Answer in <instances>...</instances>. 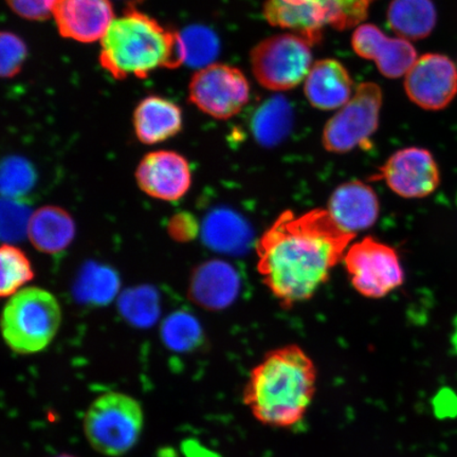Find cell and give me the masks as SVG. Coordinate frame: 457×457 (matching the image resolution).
Segmentation results:
<instances>
[{
	"label": "cell",
	"mask_w": 457,
	"mask_h": 457,
	"mask_svg": "<svg viewBox=\"0 0 457 457\" xmlns=\"http://www.w3.org/2000/svg\"><path fill=\"white\" fill-rule=\"evenodd\" d=\"M355 237L328 209L299 215L285 211L256 244L257 270L279 305L290 310L328 281Z\"/></svg>",
	"instance_id": "cell-1"
},
{
	"label": "cell",
	"mask_w": 457,
	"mask_h": 457,
	"mask_svg": "<svg viewBox=\"0 0 457 457\" xmlns=\"http://www.w3.org/2000/svg\"><path fill=\"white\" fill-rule=\"evenodd\" d=\"M317 384L310 355L299 345H285L265 353L250 371L243 402L260 424L287 428L304 420Z\"/></svg>",
	"instance_id": "cell-2"
},
{
	"label": "cell",
	"mask_w": 457,
	"mask_h": 457,
	"mask_svg": "<svg viewBox=\"0 0 457 457\" xmlns=\"http://www.w3.org/2000/svg\"><path fill=\"white\" fill-rule=\"evenodd\" d=\"M100 42V64L116 79L146 78L187 62L181 34L133 7L113 20Z\"/></svg>",
	"instance_id": "cell-3"
},
{
	"label": "cell",
	"mask_w": 457,
	"mask_h": 457,
	"mask_svg": "<svg viewBox=\"0 0 457 457\" xmlns=\"http://www.w3.org/2000/svg\"><path fill=\"white\" fill-rule=\"evenodd\" d=\"M62 323L59 301L49 291L29 287L11 296L3 312L2 328L11 351L32 355L46 350Z\"/></svg>",
	"instance_id": "cell-4"
},
{
	"label": "cell",
	"mask_w": 457,
	"mask_h": 457,
	"mask_svg": "<svg viewBox=\"0 0 457 457\" xmlns=\"http://www.w3.org/2000/svg\"><path fill=\"white\" fill-rule=\"evenodd\" d=\"M374 0H266L264 16L276 26L321 43L325 27L336 30L357 26L369 14Z\"/></svg>",
	"instance_id": "cell-5"
},
{
	"label": "cell",
	"mask_w": 457,
	"mask_h": 457,
	"mask_svg": "<svg viewBox=\"0 0 457 457\" xmlns=\"http://www.w3.org/2000/svg\"><path fill=\"white\" fill-rule=\"evenodd\" d=\"M145 413L138 400L120 392L103 394L89 405L84 417V433L96 453L118 457L138 443Z\"/></svg>",
	"instance_id": "cell-6"
},
{
	"label": "cell",
	"mask_w": 457,
	"mask_h": 457,
	"mask_svg": "<svg viewBox=\"0 0 457 457\" xmlns=\"http://www.w3.org/2000/svg\"><path fill=\"white\" fill-rule=\"evenodd\" d=\"M250 62L262 87L290 90L304 81L311 71V43L298 34H278L257 44L251 51Z\"/></svg>",
	"instance_id": "cell-7"
},
{
	"label": "cell",
	"mask_w": 457,
	"mask_h": 457,
	"mask_svg": "<svg viewBox=\"0 0 457 457\" xmlns=\"http://www.w3.org/2000/svg\"><path fill=\"white\" fill-rule=\"evenodd\" d=\"M382 90L375 83L360 84L352 99L325 124L322 145L329 153L347 154L367 148L378 129Z\"/></svg>",
	"instance_id": "cell-8"
},
{
	"label": "cell",
	"mask_w": 457,
	"mask_h": 457,
	"mask_svg": "<svg viewBox=\"0 0 457 457\" xmlns=\"http://www.w3.org/2000/svg\"><path fill=\"white\" fill-rule=\"evenodd\" d=\"M343 262L353 287L365 298L382 299L403 284L396 250L368 237L348 247Z\"/></svg>",
	"instance_id": "cell-9"
},
{
	"label": "cell",
	"mask_w": 457,
	"mask_h": 457,
	"mask_svg": "<svg viewBox=\"0 0 457 457\" xmlns=\"http://www.w3.org/2000/svg\"><path fill=\"white\" fill-rule=\"evenodd\" d=\"M188 99L199 111L217 120L230 119L250 99V84L238 68L211 64L194 74Z\"/></svg>",
	"instance_id": "cell-10"
},
{
	"label": "cell",
	"mask_w": 457,
	"mask_h": 457,
	"mask_svg": "<svg viewBox=\"0 0 457 457\" xmlns=\"http://www.w3.org/2000/svg\"><path fill=\"white\" fill-rule=\"evenodd\" d=\"M371 180L385 181L398 196L408 199L432 195L441 185V170L430 151L407 147L394 153Z\"/></svg>",
	"instance_id": "cell-11"
},
{
	"label": "cell",
	"mask_w": 457,
	"mask_h": 457,
	"mask_svg": "<svg viewBox=\"0 0 457 457\" xmlns=\"http://www.w3.org/2000/svg\"><path fill=\"white\" fill-rule=\"evenodd\" d=\"M404 88L422 110L443 111L457 96V65L445 54L422 55L405 74Z\"/></svg>",
	"instance_id": "cell-12"
},
{
	"label": "cell",
	"mask_w": 457,
	"mask_h": 457,
	"mask_svg": "<svg viewBox=\"0 0 457 457\" xmlns=\"http://www.w3.org/2000/svg\"><path fill=\"white\" fill-rule=\"evenodd\" d=\"M136 181L146 195L163 202H177L192 186L190 164L174 151L148 153L137 167Z\"/></svg>",
	"instance_id": "cell-13"
},
{
	"label": "cell",
	"mask_w": 457,
	"mask_h": 457,
	"mask_svg": "<svg viewBox=\"0 0 457 457\" xmlns=\"http://www.w3.org/2000/svg\"><path fill=\"white\" fill-rule=\"evenodd\" d=\"M53 17L62 37L84 44L101 41L116 19L111 0H55Z\"/></svg>",
	"instance_id": "cell-14"
},
{
	"label": "cell",
	"mask_w": 457,
	"mask_h": 457,
	"mask_svg": "<svg viewBox=\"0 0 457 457\" xmlns=\"http://www.w3.org/2000/svg\"><path fill=\"white\" fill-rule=\"evenodd\" d=\"M352 46L360 57L374 61L382 76L388 79L405 76L419 60L408 39L387 37L375 25H360L353 34Z\"/></svg>",
	"instance_id": "cell-15"
},
{
	"label": "cell",
	"mask_w": 457,
	"mask_h": 457,
	"mask_svg": "<svg viewBox=\"0 0 457 457\" xmlns=\"http://www.w3.org/2000/svg\"><path fill=\"white\" fill-rule=\"evenodd\" d=\"M241 291V278L228 262L213 260L204 262L193 272L188 296L208 311H221L237 301Z\"/></svg>",
	"instance_id": "cell-16"
},
{
	"label": "cell",
	"mask_w": 457,
	"mask_h": 457,
	"mask_svg": "<svg viewBox=\"0 0 457 457\" xmlns=\"http://www.w3.org/2000/svg\"><path fill=\"white\" fill-rule=\"evenodd\" d=\"M328 211L342 228L356 234L376 224L380 204L373 187L362 181L352 180L331 194Z\"/></svg>",
	"instance_id": "cell-17"
},
{
	"label": "cell",
	"mask_w": 457,
	"mask_h": 457,
	"mask_svg": "<svg viewBox=\"0 0 457 457\" xmlns=\"http://www.w3.org/2000/svg\"><path fill=\"white\" fill-rule=\"evenodd\" d=\"M353 89L350 72L333 59L314 62L304 86L308 102L320 111L339 110L352 99Z\"/></svg>",
	"instance_id": "cell-18"
},
{
	"label": "cell",
	"mask_w": 457,
	"mask_h": 457,
	"mask_svg": "<svg viewBox=\"0 0 457 457\" xmlns=\"http://www.w3.org/2000/svg\"><path fill=\"white\" fill-rule=\"evenodd\" d=\"M135 134L143 145H158L179 135L184 125L181 108L162 96H151L136 107Z\"/></svg>",
	"instance_id": "cell-19"
},
{
	"label": "cell",
	"mask_w": 457,
	"mask_h": 457,
	"mask_svg": "<svg viewBox=\"0 0 457 457\" xmlns=\"http://www.w3.org/2000/svg\"><path fill=\"white\" fill-rule=\"evenodd\" d=\"M27 236L33 247L46 254L62 253L76 237V224L66 210L46 205L30 216Z\"/></svg>",
	"instance_id": "cell-20"
},
{
	"label": "cell",
	"mask_w": 457,
	"mask_h": 457,
	"mask_svg": "<svg viewBox=\"0 0 457 457\" xmlns=\"http://www.w3.org/2000/svg\"><path fill=\"white\" fill-rule=\"evenodd\" d=\"M203 237L211 249L227 254H241L253 241V231L243 217L231 210L219 209L207 216Z\"/></svg>",
	"instance_id": "cell-21"
},
{
	"label": "cell",
	"mask_w": 457,
	"mask_h": 457,
	"mask_svg": "<svg viewBox=\"0 0 457 457\" xmlns=\"http://www.w3.org/2000/svg\"><path fill=\"white\" fill-rule=\"evenodd\" d=\"M387 21L398 37L417 41L430 36L436 29V8L432 0H392Z\"/></svg>",
	"instance_id": "cell-22"
},
{
	"label": "cell",
	"mask_w": 457,
	"mask_h": 457,
	"mask_svg": "<svg viewBox=\"0 0 457 457\" xmlns=\"http://www.w3.org/2000/svg\"><path fill=\"white\" fill-rule=\"evenodd\" d=\"M294 124V112L287 99L274 96L254 113L251 129L262 146L272 147L287 138Z\"/></svg>",
	"instance_id": "cell-23"
},
{
	"label": "cell",
	"mask_w": 457,
	"mask_h": 457,
	"mask_svg": "<svg viewBox=\"0 0 457 457\" xmlns=\"http://www.w3.org/2000/svg\"><path fill=\"white\" fill-rule=\"evenodd\" d=\"M162 339L171 351L192 352L203 345L204 330L198 320L191 313L177 312L164 320Z\"/></svg>",
	"instance_id": "cell-24"
},
{
	"label": "cell",
	"mask_w": 457,
	"mask_h": 457,
	"mask_svg": "<svg viewBox=\"0 0 457 457\" xmlns=\"http://www.w3.org/2000/svg\"><path fill=\"white\" fill-rule=\"evenodd\" d=\"M0 261H2L0 295L3 298L19 293L22 286L32 281L33 268L24 251L15 245L4 244L0 250Z\"/></svg>",
	"instance_id": "cell-25"
},
{
	"label": "cell",
	"mask_w": 457,
	"mask_h": 457,
	"mask_svg": "<svg viewBox=\"0 0 457 457\" xmlns=\"http://www.w3.org/2000/svg\"><path fill=\"white\" fill-rule=\"evenodd\" d=\"M120 312L135 327L148 328L157 321L160 312L156 291L139 287L124 293L120 300Z\"/></svg>",
	"instance_id": "cell-26"
},
{
	"label": "cell",
	"mask_w": 457,
	"mask_h": 457,
	"mask_svg": "<svg viewBox=\"0 0 457 457\" xmlns=\"http://www.w3.org/2000/svg\"><path fill=\"white\" fill-rule=\"evenodd\" d=\"M118 290V278L104 268H91L83 273L78 286L79 296L94 304H105Z\"/></svg>",
	"instance_id": "cell-27"
},
{
	"label": "cell",
	"mask_w": 457,
	"mask_h": 457,
	"mask_svg": "<svg viewBox=\"0 0 457 457\" xmlns=\"http://www.w3.org/2000/svg\"><path fill=\"white\" fill-rule=\"evenodd\" d=\"M187 62L195 67L209 66L220 53V41L215 34L204 27H192L184 34Z\"/></svg>",
	"instance_id": "cell-28"
},
{
	"label": "cell",
	"mask_w": 457,
	"mask_h": 457,
	"mask_svg": "<svg viewBox=\"0 0 457 457\" xmlns=\"http://www.w3.org/2000/svg\"><path fill=\"white\" fill-rule=\"evenodd\" d=\"M2 48V76L11 79L21 71L27 57V47L24 41L12 32H3L0 39Z\"/></svg>",
	"instance_id": "cell-29"
},
{
	"label": "cell",
	"mask_w": 457,
	"mask_h": 457,
	"mask_svg": "<svg viewBox=\"0 0 457 457\" xmlns=\"http://www.w3.org/2000/svg\"><path fill=\"white\" fill-rule=\"evenodd\" d=\"M34 173L30 165L20 159H10L3 169V191L9 196H19L30 190Z\"/></svg>",
	"instance_id": "cell-30"
},
{
	"label": "cell",
	"mask_w": 457,
	"mask_h": 457,
	"mask_svg": "<svg viewBox=\"0 0 457 457\" xmlns=\"http://www.w3.org/2000/svg\"><path fill=\"white\" fill-rule=\"evenodd\" d=\"M9 8L22 19L43 21L53 16L55 0H5Z\"/></svg>",
	"instance_id": "cell-31"
},
{
	"label": "cell",
	"mask_w": 457,
	"mask_h": 457,
	"mask_svg": "<svg viewBox=\"0 0 457 457\" xmlns=\"http://www.w3.org/2000/svg\"><path fill=\"white\" fill-rule=\"evenodd\" d=\"M169 233L177 242H188L196 237L198 225L191 214H176L169 222Z\"/></svg>",
	"instance_id": "cell-32"
},
{
	"label": "cell",
	"mask_w": 457,
	"mask_h": 457,
	"mask_svg": "<svg viewBox=\"0 0 457 457\" xmlns=\"http://www.w3.org/2000/svg\"><path fill=\"white\" fill-rule=\"evenodd\" d=\"M54 457H77V456H74L71 454H60V455H56Z\"/></svg>",
	"instance_id": "cell-33"
},
{
	"label": "cell",
	"mask_w": 457,
	"mask_h": 457,
	"mask_svg": "<svg viewBox=\"0 0 457 457\" xmlns=\"http://www.w3.org/2000/svg\"><path fill=\"white\" fill-rule=\"evenodd\" d=\"M457 65V64H456Z\"/></svg>",
	"instance_id": "cell-34"
}]
</instances>
